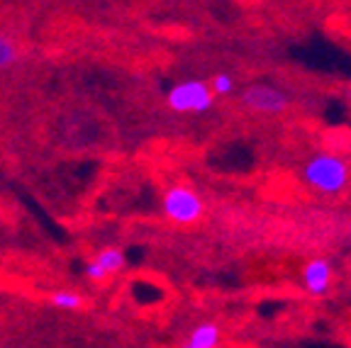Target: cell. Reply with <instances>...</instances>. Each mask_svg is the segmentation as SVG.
I'll return each instance as SVG.
<instances>
[{"label":"cell","instance_id":"obj_8","mask_svg":"<svg viewBox=\"0 0 351 348\" xmlns=\"http://www.w3.org/2000/svg\"><path fill=\"white\" fill-rule=\"evenodd\" d=\"M49 302L56 307V310H64V312H78V310H83V305H86V299H83L78 293H71V290H56V293L49 297Z\"/></svg>","mask_w":351,"mask_h":348},{"label":"cell","instance_id":"obj_2","mask_svg":"<svg viewBox=\"0 0 351 348\" xmlns=\"http://www.w3.org/2000/svg\"><path fill=\"white\" fill-rule=\"evenodd\" d=\"M166 103L173 112L203 114L215 105V92L203 81H183L173 86L166 95Z\"/></svg>","mask_w":351,"mask_h":348},{"label":"cell","instance_id":"obj_6","mask_svg":"<svg viewBox=\"0 0 351 348\" xmlns=\"http://www.w3.org/2000/svg\"><path fill=\"white\" fill-rule=\"evenodd\" d=\"M219 341H222L219 324H215V321H203V324H197V327L183 338L181 348H217Z\"/></svg>","mask_w":351,"mask_h":348},{"label":"cell","instance_id":"obj_4","mask_svg":"<svg viewBox=\"0 0 351 348\" xmlns=\"http://www.w3.org/2000/svg\"><path fill=\"white\" fill-rule=\"evenodd\" d=\"M239 103L258 114H283L285 110L291 108L288 92H283L276 86H266V83L247 86L239 92Z\"/></svg>","mask_w":351,"mask_h":348},{"label":"cell","instance_id":"obj_11","mask_svg":"<svg viewBox=\"0 0 351 348\" xmlns=\"http://www.w3.org/2000/svg\"><path fill=\"white\" fill-rule=\"evenodd\" d=\"M83 273H86V277H88V280H93V283H105V280L110 277L108 273L103 271V266H100V263L95 261V258H93V261H88V263H86Z\"/></svg>","mask_w":351,"mask_h":348},{"label":"cell","instance_id":"obj_9","mask_svg":"<svg viewBox=\"0 0 351 348\" xmlns=\"http://www.w3.org/2000/svg\"><path fill=\"white\" fill-rule=\"evenodd\" d=\"M17 61V47L10 37L0 32V69H10Z\"/></svg>","mask_w":351,"mask_h":348},{"label":"cell","instance_id":"obj_10","mask_svg":"<svg viewBox=\"0 0 351 348\" xmlns=\"http://www.w3.org/2000/svg\"><path fill=\"white\" fill-rule=\"evenodd\" d=\"M210 88H213L215 95H219V98H227V95H232V92H234L237 86H234V78H232L230 73H215Z\"/></svg>","mask_w":351,"mask_h":348},{"label":"cell","instance_id":"obj_7","mask_svg":"<svg viewBox=\"0 0 351 348\" xmlns=\"http://www.w3.org/2000/svg\"><path fill=\"white\" fill-rule=\"evenodd\" d=\"M95 261L103 266V271L108 273V275H115V273H120L122 268H125V251L117 249V246H105V249L98 251V256H95Z\"/></svg>","mask_w":351,"mask_h":348},{"label":"cell","instance_id":"obj_3","mask_svg":"<svg viewBox=\"0 0 351 348\" xmlns=\"http://www.w3.org/2000/svg\"><path fill=\"white\" fill-rule=\"evenodd\" d=\"M203 200L188 185H173L164 195V214L176 224H193L203 217Z\"/></svg>","mask_w":351,"mask_h":348},{"label":"cell","instance_id":"obj_5","mask_svg":"<svg viewBox=\"0 0 351 348\" xmlns=\"http://www.w3.org/2000/svg\"><path fill=\"white\" fill-rule=\"evenodd\" d=\"M329 283H332V266L324 258H315V261L305 263L302 268V285L313 297H322L329 293Z\"/></svg>","mask_w":351,"mask_h":348},{"label":"cell","instance_id":"obj_1","mask_svg":"<svg viewBox=\"0 0 351 348\" xmlns=\"http://www.w3.org/2000/svg\"><path fill=\"white\" fill-rule=\"evenodd\" d=\"M302 180L319 195H339L349 185L351 171L335 153H315L302 169Z\"/></svg>","mask_w":351,"mask_h":348}]
</instances>
